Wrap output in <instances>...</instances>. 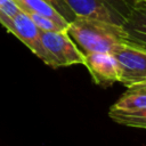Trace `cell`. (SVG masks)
Masks as SVG:
<instances>
[{
	"mask_svg": "<svg viewBox=\"0 0 146 146\" xmlns=\"http://www.w3.org/2000/svg\"><path fill=\"white\" fill-rule=\"evenodd\" d=\"M66 32L83 54H113L120 47L129 44L123 26L98 19L76 17L68 24Z\"/></svg>",
	"mask_w": 146,
	"mask_h": 146,
	"instance_id": "cell-1",
	"label": "cell"
},
{
	"mask_svg": "<svg viewBox=\"0 0 146 146\" xmlns=\"http://www.w3.org/2000/svg\"><path fill=\"white\" fill-rule=\"evenodd\" d=\"M140 0H65L76 17L123 25Z\"/></svg>",
	"mask_w": 146,
	"mask_h": 146,
	"instance_id": "cell-2",
	"label": "cell"
},
{
	"mask_svg": "<svg viewBox=\"0 0 146 146\" xmlns=\"http://www.w3.org/2000/svg\"><path fill=\"white\" fill-rule=\"evenodd\" d=\"M0 24L9 33L14 34L18 40H21L44 64L52 68H57L55 60L41 42L40 30L24 11L19 10L13 17H8L0 13Z\"/></svg>",
	"mask_w": 146,
	"mask_h": 146,
	"instance_id": "cell-3",
	"label": "cell"
},
{
	"mask_svg": "<svg viewBox=\"0 0 146 146\" xmlns=\"http://www.w3.org/2000/svg\"><path fill=\"white\" fill-rule=\"evenodd\" d=\"M40 39L43 47L55 60L57 68L74 64H84V54L66 31H40Z\"/></svg>",
	"mask_w": 146,
	"mask_h": 146,
	"instance_id": "cell-4",
	"label": "cell"
},
{
	"mask_svg": "<svg viewBox=\"0 0 146 146\" xmlns=\"http://www.w3.org/2000/svg\"><path fill=\"white\" fill-rule=\"evenodd\" d=\"M117 63L120 80L127 88L146 82V50L124 44L112 54Z\"/></svg>",
	"mask_w": 146,
	"mask_h": 146,
	"instance_id": "cell-5",
	"label": "cell"
},
{
	"mask_svg": "<svg viewBox=\"0 0 146 146\" xmlns=\"http://www.w3.org/2000/svg\"><path fill=\"white\" fill-rule=\"evenodd\" d=\"M94 82L100 87H110L120 80L117 63L112 54L108 52H89L84 54L83 64Z\"/></svg>",
	"mask_w": 146,
	"mask_h": 146,
	"instance_id": "cell-6",
	"label": "cell"
},
{
	"mask_svg": "<svg viewBox=\"0 0 146 146\" xmlns=\"http://www.w3.org/2000/svg\"><path fill=\"white\" fill-rule=\"evenodd\" d=\"M130 46L146 50V1L140 0L122 25Z\"/></svg>",
	"mask_w": 146,
	"mask_h": 146,
	"instance_id": "cell-7",
	"label": "cell"
},
{
	"mask_svg": "<svg viewBox=\"0 0 146 146\" xmlns=\"http://www.w3.org/2000/svg\"><path fill=\"white\" fill-rule=\"evenodd\" d=\"M146 107V82H140L128 87L125 92L112 106L120 111H135Z\"/></svg>",
	"mask_w": 146,
	"mask_h": 146,
	"instance_id": "cell-8",
	"label": "cell"
},
{
	"mask_svg": "<svg viewBox=\"0 0 146 146\" xmlns=\"http://www.w3.org/2000/svg\"><path fill=\"white\" fill-rule=\"evenodd\" d=\"M14 1L19 7V9L26 14H38L55 21L56 23L65 26L66 29L68 27L70 23L44 0H14Z\"/></svg>",
	"mask_w": 146,
	"mask_h": 146,
	"instance_id": "cell-9",
	"label": "cell"
},
{
	"mask_svg": "<svg viewBox=\"0 0 146 146\" xmlns=\"http://www.w3.org/2000/svg\"><path fill=\"white\" fill-rule=\"evenodd\" d=\"M110 117L122 125L146 129V107L135 110V111H120L110 108Z\"/></svg>",
	"mask_w": 146,
	"mask_h": 146,
	"instance_id": "cell-10",
	"label": "cell"
},
{
	"mask_svg": "<svg viewBox=\"0 0 146 146\" xmlns=\"http://www.w3.org/2000/svg\"><path fill=\"white\" fill-rule=\"evenodd\" d=\"M26 15L32 19V22L36 25V27L40 31L55 32V31H66L67 30L65 26L56 23L55 21H52L48 17H44V16H41V15H38V14H26Z\"/></svg>",
	"mask_w": 146,
	"mask_h": 146,
	"instance_id": "cell-11",
	"label": "cell"
},
{
	"mask_svg": "<svg viewBox=\"0 0 146 146\" xmlns=\"http://www.w3.org/2000/svg\"><path fill=\"white\" fill-rule=\"evenodd\" d=\"M47 3H49L59 15H62L68 23H71L72 21H74L76 18V16L74 15V13L71 10V8L67 6V3L65 2V0H44Z\"/></svg>",
	"mask_w": 146,
	"mask_h": 146,
	"instance_id": "cell-12",
	"label": "cell"
},
{
	"mask_svg": "<svg viewBox=\"0 0 146 146\" xmlns=\"http://www.w3.org/2000/svg\"><path fill=\"white\" fill-rule=\"evenodd\" d=\"M19 7L16 5L14 0H0V13L8 16L13 17L19 11Z\"/></svg>",
	"mask_w": 146,
	"mask_h": 146,
	"instance_id": "cell-13",
	"label": "cell"
},
{
	"mask_svg": "<svg viewBox=\"0 0 146 146\" xmlns=\"http://www.w3.org/2000/svg\"><path fill=\"white\" fill-rule=\"evenodd\" d=\"M144 1H146V0H144Z\"/></svg>",
	"mask_w": 146,
	"mask_h": 146,
	"instance_id": "cell-14",
	"label": "cell"
}]
</instances>
